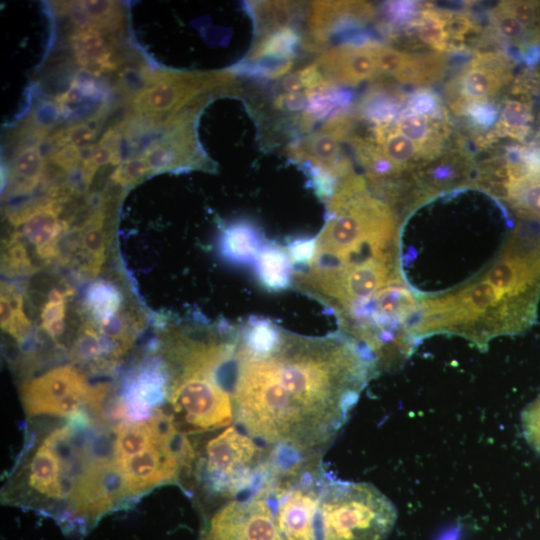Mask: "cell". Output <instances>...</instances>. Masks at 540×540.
Segmentation results:
<instances>
[{
    "label": "cell",
    "instance_id": "cell-1",
    "mask_svg": "<svg viewBox=\"0 0 540 540\" xmlns=\"http://www.w3.org/2000/svg\"><path fill=\"white\" fill-rule=\"evenodd\" d=\"M379 372L341 332L305 336L265 317L237 326L234 420L288 464L319 459Z\"/></svg>",
    "mask_w": 540,
    "mask_h": 540
},
{
    "label": "cell",
    "instance_id": "cell-2",
    "mask_svg": "<svg viewBox=\"0 0 540 540\" xmlns=\"http://www.w3.org/2000/svg\"><path fill=\"white\" fill-rule=\"evenodd\" d=\"M269 495L283 540H386L397 520L374 485L333 478L320 460L274 477Z\"/></svg>",
    "mask_w": 540,
    "mask_h": 540
},
{
    "label": "cell",
    "instance_id": "cell-3",
    "mask_svg": "<svg viewBox=\"0 0 540 540\" xmlns=\"http://www.w3.org/2000/svg\"><path fill=\"white\" fill-rule=\"evenodd\" d=\"M235 347V334L228 329L205 337L180 335L175 339L168 401L181 431H213L234 420Z\"/></svg>",
    "mask_w": 540,
    "mask_h": 540
},
{
    "label": "cell",
    "instance_id": "cell-4",
    "mask_svg": "<svg viewBox=\"0 0 540 540\" xmlns=\"http://www.w3.org/2000/svg\"><path fill=\"white\" fill-rule=\"evenodd\" d=\"M108 450L129 499L179 480L196 459L173 418L160 411L115 425Z\"/></svg>",
    "mask_w": 540,
    "mask_h": 540
},
{
    "label": "cell",
    "instance_id": "cell-5",
    "mask_svg": "<svg viewBox=\"0 0 540 540\" xmlns=\"http://www.w3.org/2000/svg\"><path fill=\"white\" fill-rule=\"evenodd\" d=\"M199 467L210 491L232 499L261 487L273 475L275 459L239 426H231L207 442Z\"/></svg>",
    "mask_w": 540,
    "mask_h": 540
},
{
    "label": "cell",
    "instance_id": "cell-6",
    "mask_svg": "<svg viewBox=\"0 0 540 540\" xmlns=\"http://www.w3.org/2000/svg\"><path fill=\"white\" fill-rule=\"evenodd\" d=\"M235 75L227 71L150 72L148 86L135 95L132 107L136 114L148 120H165L187 105L209 98L208 94L237 92Z\"/></svg>",
    "mask_w": 540,
    "mask_h": 540
},
{
    "label": "cell",
    "instance_id": "cell-7",
    "mask_svg": "<svg viewBox=\"0 0 540 540\" xmlns=\"http://www.w3.org/2000/svg\"><path fill=\"white\" fill-rule=\"evenodd\" d=\"M106 394L104 386L93 387L76 367L52 368L23 383L22 406L28 416L68 417L86 408L99 409Z\"/></svg>",
    "mask_w": 540,
    "mask_h": 540
},
{
    "label": "cell",
    "instance_id": "cell-8",
    "mask_svg": "<svg viewBox=\"0 0 540 540\" xmlns=\"http://www.w3.org/2000/svg\"><path fill=\"white\" fill-rule=\"evenodd\" d=\"M198 540H283L268 486L245 491L221 504L205 520Z\"/></svg>",
    "mask_w": 540,
    "mask_h": 540
},
{
    "label": "cell",
    "instance_id": "cell-9",
    "mask_svg": "<svg viewBox=\"0 0 540 540\" xmlns=\"http://www.w3.org/2000/svg\"><path fill=\"white\" fill-rule=\"evenodd\" d=\"M513 65L502 52L477 53L446 85V101L457 115L477 105H489L512 79Z\"/></svg>",
    "mask_w": 540,
    "mask_h": 540
},
{
    "label": "cell",
    "instance_id": "cell-10",
    "mask_svg": "<svg viewBox=\"0 0 540 540\" xmlns=\"http://www.w3.org/2000/svg\"><path fill=\"white\" fill-rule=\"evenodd\" d=\"M354 123V116L348 111L332 117L316 131L291 142L286 154L299 166L319 167L342 180L354 173L341 147L342 141L351 136Z\"/></svg>",
    "mask_w": 540,
    "mask_h": 540
},
{
    "label": "cell",
    "instance_id": "cell-11",
    "mask_svg": "<svg viewBox=\"0 0 540 540\" xmlns=\"http://www.w3.org/2000/svg\"><path fill=\"white\" fill-rule=\"evenodd\" d=\"M62 206L61 199L51 197L23 206L9 216L41 261L51 262L60 253V241L68 228L67 222L60 220Z\"/></svg>",
    "mask_w": 540,
    "mask_h": 540
},
{
    "label": "cell",
    "instance_id": "cell-12",
    "mask_svg": "<svg viewBox=\"0 0 540 540\" xmlns=\"http://www.w3.org/2000/svg\"><path fill=\"white\" fill-rule=\"evenodd\" d=\"M374 16L373 7L358 1H315L309 5L307 31L302 45L319 51L341 33L361 25Z\"/></svg>",
    "mask_w": 540,
    "mask_h": 540
},
{
    "label": "cell",
    "instance_id": "cell-13",
    "mask_svg": "<svg viewBox=\"0 0 540 540\" xmlns=\"http://www.w3.org/2000/svg\"><path fill=\"white\" fill-rule=\"evenodd\" d=\"M503 163L493 195L507 202L522 219L540 224V159L523 155Z\"/></svg>",
    "mask_w": 540,
    "mask_h": 540
},
{
    "label": "cell",
    "instance_id": "cell-14",
    "mask_svg": "<svg viewBox=\"0 0 540 540\" xmlns=\"http://www.w3.org/2000/svg\"><path fill=\"white\" fill-rule=\"evenodd\" d=\"M373 42L369 39L346 41L325 50L314 64L327 81L356 86L380 75Z\"/></svg>",
    "mask_w": 540,
    "mask_h": 540
},
{
    "label": "cell",
    "instance_id": "cell-15",
    "mask_svg": "<svg viewBox=\"0 0 540 540\" xmlns=\"http://www.w3.org/2000/svg\"><path fill=\"white\" fill-rule=\"evenodd\" d=\"M380 74L388 75L403 84L428 86L445 73L447 57L444 53H410L373 42Z\"/></svg>",
    "mask_w": 540,
    "mask_h": 540
},
{
    "label": "cell",
    "instance_id": "cell-16",
    "mask_svg": "<svg viewBox=\"0 0 540 540\" xmlns=\"http://www.w3.org/2000/svg\"><path fill=\"white\" fill-rule=\"evenodd\" d=\"M475 171L471 155L462 148L445 150L413 172L419 197H430L452 188L471 186Z\"/></svg>",
    "mask_w": 540,
    "mask_h": 540
},
{
    "label": "cell",
    "instance_id": "cell-17",
    "mask_svg": "<svg viewBox=\"0 0 540 540\" xmlns=\"http://www.w3.org/2000/svg\"><path fill=\"white\" fill-rule=\"evenodd\" d=\"M393 123L423 151L428 161L445 151L451 130L443 118L405 109Z\"/></svg>",
    "mask_w": 540,
    "mask_h": 540
},
{
    "label": "cell",
    "instance_id": "cell-18",
    "mask_svg": "<svg viewBox=\"0 0 540 540\" xmlns=\"http://www.w3.org/2000/svg\"><path fill=\"white\" fill-rule=\"evenodd\" d=\"M369 134L399 177L404 173H412L428 161L423 151L400 132L393 122L374 124Z\"/></svg>",
    "mask_w": 540,
    "mask_h": 540
},
{
    "label": "cell",
    "instance_id": "cell-19",
    "mask_svg": "<svg viewBox=\"0 0 540 540\" xmlns=\"http://www.w3.org/2000/svg\"><path fill=\"white\" fill-rule=\"evenodd\" d=\"M266 242L261 229L250 221L242 220L232 222L222 229L218 245L224 260L245 266L256 262Z\"/></svg>",
    "mask_w": 540,
    "mask_h": 540
},
{
    "label": "cell",
    "instance_id": "cell-20",
    "mask_svg": "<svg viewBox=\"0 0 540 540\" xmlns=\"http://www.w3.org/2000/svg\"><path fill=\"white\" fill-rule=\"evenodd\" d=\"M105 224L106 210L100 207L86 219L77 235L76 254L80 269L88 276L98 275L106 260L108 237Z\"/></svg>",
    "mask_w": 540,
    "mask_h": 540
},
{
    "label": "cell",
    "instance_id": "cell-21",
    "mask_svg": "<svg viewBox=\"0 0 540 540\" xmlns=\"http://www.w3.org/2000/svg\"><path fill=\"white\" fill-rule=\"evenodd\" d=\"M351 100V93L338 85H331L312 92L295 125L301 133H310L316 123L326 122L332 117L347 112Z\"/></svg>",
    "mask_w": 540,
    "mask_h": 540
},
{
    "label": "cell",
    "instance_id": "cell-22",
    "mask_svg": "<svg viewBox=\"0 0 540 540\" xmlns=\"http://www.w3.org/2000/svg\"><path fill=\"white\" fill-rule=\"evenodd\" d=\"M254 265L257 279L268 291L279 292L293 287L294 267L286 248L267 241Z\"/></svg>",
    "mask_w": 540,
    "mask_h": 540
},
{
    "label": "cell",
    "instance_id": "cell-23",
    "mask_svg": "<svg viewBox=\"0 0 540 540\" xmlns=\"http://www.w3.org/2000/svg\"><path fill=\"white\" fill-rule=\"evenodd\" d=\"M245 6L253 21L255 38L295 27L303 12L300 3L288 1H251Z\"/></svg>",
    "mask_w": 540,
    "mask_h": 540
},
{
    "label": "cell",
    "instance_id": "cell-24",
    "mask_svg": "<svg viewBox=\"0 0 540 540\" xmlns=\"http://www.w3.org/2000/svg\"><path fill=\"white\" fill-rule=\"evenodd\" d=\"M302 43L303 38L296 27L282 28L255 38L244 59L271 63L294 62Z\"/></svg>",
    "mask_w": 540,
    "mask_h": 540
},
{
    "label": "cell",
    "instance_id": "cell-25",
    "mask_svg": "<svg viewBox=\"0 0 540 540\" xmlns=\"http://www.w3.org/2000/svg\"><path fill=\"white\" fill-rule=\"evenodd\" d=\"M76 60L90 73L115 67L111 46L96 29H78L71 37Z\"/></svg>",
    "mask_w": 540,
    "mask_h": 540
},
{
    "label": "cell",
    "instance_id": "cell-26",
    "mask_svg": "<svg viewBox=\"0 0 540 540\" xmlns=\"http://www.w3.org/2000/svg\"><path fill=\"white\" fill-rule=\"evenodd\" d=\"M124 297L119 288L105 280L93 282L85 291L86 321L100 325L122 314Z\"/></svg>",
    "mask_w": 540,
    "mask_h": 540
},
{
    "label": "cell",
    "instance_id": "cell-27",
    "mask_svg": "<svg viewBox=\"0 0 540 540\" xmlns=\"http://www.w3.org/2000/svg\"><path fill=\"white\" fill-rule=\"evenodd\" d=\"M532 120L531 106L526 100L508 98L504 102L494 128L485 137L483 143H492L502 137L523 140L529 131Z\"/></svg>",
    "mask_w": 540,
    "mask_h": 540
},
{
    "label": "cell",
    "instance_id": "cell-28",
    "mask_svg": "<svg viewBox=\"0 0 540 540\" xmlns=\"http://www.w3.org/2000/svg\"><path fill=\"white\" fill-rule=\"evenodd\" d=\"M44 173V157L37 145L21 148L14 158L11 173V194L33 191Z\"/></svg>",
    "mask_w": 540,
    "mask_h": 540
},
{
    "label": "cell",
    "instance_id": "cell-29",
    "mask_svg": "<svg viewBox=\"0 0 540 540\" xmlns=\"http://www.w3.org/2000/svg\"><path fill=\"white\" fill-rule=\"evenodd\" d=\"M0 322L2 330L18 342H23L31 329L21 293L7 282L1 283Z\"/></svg>",
    "mask_w": 540,
    "mask_h": 540
},
{
    "label": "cell",
    "instance_id": "cell-30",
    "mask_svg": "<svg viewBox=\"0 0 540 540\" xmlns=\"http://www.w3.org/2000/svg\"><path fill=\"white\" fill-rule=\"evenodd\" d=\"M414 26L419 38L435 52L449 51L447 11L425 8L417 16Z\"/></svg>",
    "mask_w": 540,
    "mask_h": 540
},
{
    "label": "cell",
    "instance_id": "cell-31",
    "mask_svg": "<svg viewBox=\"0 0 540 540\" xmlns=\"http://www.w3.org/2000/svg\"><path fill=\"white\" fill-rule=\"evenodd\" d=\"M2 272L7 276L23 277L35 272L26 242L18 231L13 232L2 245Z\"/></svg>",
    "mask_w": 540,
    "mask_h": 540
},
{
    "label": "cell",
    "instance_id": "cell-32",
    "mask_svg": "<svg viewBox=\"0 0 540 540\" xmlns=\"http://www.w3.org/2000/svg\"><path fill=\"white\" fill-rule=\"evenodd\" d=\"M68 291L53 288L41 309V323L44 332L53 340L59 339L66 328Z\"/></svg>",
    "mask_w": 540,
    "mask_h": 540
},
{
    "label": "cell",
    "instance_id": "cell-33",
    "mask_svg": "<svg viewBox=\"0 0 540 540\" xmlns=\"http://www.w3.org/2000/svg\"><path fill=\"white\" fill-rule=\"evenodd\" d=\"M499 4L525 28L531 44H540V1L511 0Z\"/></svg>",
    "mask_w": 540,
    "mask_h": 540
},
{
    "label": "cell",
    "instance_id": "cell-34",
    "mask_svg": "<svg viewBox=\"0 0 540 540\" xmlns=\"http://www.w3.org/2000/svg\"><path fill=\"white\" fill-rule=\"evenodd\" d=\"M81 5L91 18L94 29H116L122 20V13L114 1L85 0Z\"/></svg>",
    "mask_w": 540,
    "mask_h": 540
},
{
    "label": "cell",
    "instance_id": "cell-35",
    "mask_svg": "<svg viewBox=\"0 0 540 540\" xmlns=\"http://www.w3.org/2000/svg\"><path fill=\"white\" fill-rule=\"evenodd\" d=\"M491 22L496 32L506 41L517 44H531L525 28L499 3L491 12Z\"/></svg>",
    "mask_w": 540,
    "mask_h": 540
},
{
    "label": "cell",
    "instance_id": "cell-36",
    "mask_svg": "<svg viewBox=\"0 0 540 540\" xmlns=\"http://www.w3.org/2000/svg\"><path fill=\"white\" fill-rule=\"evenodd\" d=\"M150 173V168L144 157H131L120 163L114 173L112 180L122 186H128L142 180Z\"/></svg>",
    "mask_w": 540,
    "mask_h": 540
},
{
    "label": "cell",
    "instance_id": "cell-37",
    "mask_svg": "<svg viewBox=\"0 0 540 540\" xmlns=\"http://www.w3.org/2000/svg\"><path fill=\"white\" fill-rule=\"evenodd\" d=\"M96 134L97 130L88 122H85L68 127L66 130L57 133L52 139V142L60 147L71 144L79 149H84L90 147Z\"/></svg>",
    "mask_w": 540,
    "mask_h": 540
},
{
    "label": "cell",
    "instance_id": "cell-38",
    "mask_svg": "<svg viewBox=\"0 0 540 540\" xmlns=\"http://www.w3.org/2000/svg\"><path fill=\"white\" fill-rule=\"evenodd\" d=\"M521 426L526 441L540 453V395L522 411Z\"/></svg>",
    "mask_w": 540,
    "mask_h": 540
},
{
    "label": "cell",
    "instance_id": "cell-39",
    "mask_svg": "<svg viewBox=\"0 0 540 540\" xmlns=\"http://www.w3.org/2000/svg\"><path fill=\"white\" fill-rule=\"evenodd\" d=\"M316 237H299L286 246L287 253L294 268L307 265L313 257Z\"/></svg>",
    "mask_w": 540,
    "mask_h": 540
},
{
    "label": "cell",
    "instance_id": "cell-40",
    "mask_svg": "<svg viewBox=\"0 0 540 540\" xmlns=\"http://www.w3.org/2000/svg\"><path fill=\"white\" fill-rule=\"evenodd\" d=\"M51 160L63 170L72 171L82 162V152L76 146L67 144L53 152Z\"/></svg>",
    "mask_w": 540,
    "mask_h": 540
},
{
    "label": "cell",
    "instance_id": "cell-41",
    "mask_svg": "<svg viewBox=\"0 0 540 540\" xmlns=\"http://www.w3.org/2000/svg\"><path fill=\"white\" fill-rule=\"evenodd\" d=\"M459 537V530L454 528L445 532L439 540H457Z\"/></svg>",
    "mask_w": 540,
    "mask_h": 540
}]
</instances>
